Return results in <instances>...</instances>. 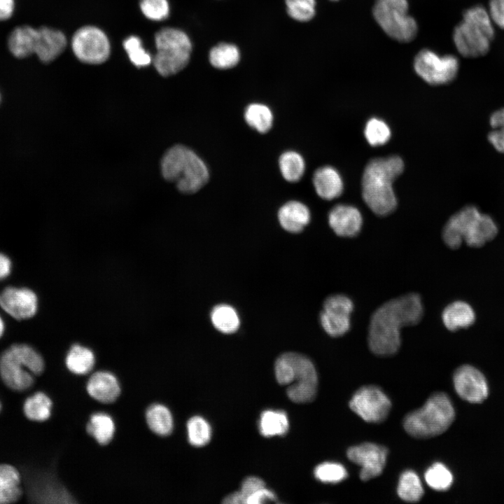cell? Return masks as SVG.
<instances>
[{
  "label": "cell",
  "instance_id": "obj_32",
  "mask_svg": "<svg viewBox=\"0 0 504 504\" xmlns=\"http://www.w3.org/2000/svg\"><path fill=\"white\" fill-rule=\"evenodd\" d=\"M52 401L43 392H37L25 400L23 410L26 416L32 421L47 420L51 414Z\"/></svg>",
  "mask_w": 504,
  "mask_h": 504
},
{
  "label": "cell",
  "instance_id": "obj_37",
  "mask_svg": "<svg viewBox=\"0 0 504 504\" xmlns=\"http://www.w3.org/2000/svg\"><path fill=\"white\" fill-rule=\"evenodd\" d=\"M425 479L430 488L436 491H446L453 483V475L444 464L435 463L427 469Z\"/></svg>",
  "mask_w": 504,
  "mask_h": 504
},
{
  "label": "cell",
  "instance_id": "obj_53",
  "mask_svg": "<svg viewBox=\"0 0 504 504\" xmlns=\"http://www.w3.org/2000/svg\"><path fill=\"white\" fill-rule=\"evenodd\" d=\"M331 1H338V0H331Z\"/></svg>",
  "mask_w": 504,
  "mask_h": 504
},
{
  "label": "cell",
  "instance_id": "obj_41",
  "mask_svg": "<svg viewBox=\"0 0 504 504\" xmlns=\"http://www.w3.org/2000/svg\"><path fill=\"white\" fill-rule=\"evenodd\" d=\"M287 12L295 20L307 22L315 15V0H286Z\"/></svg>",
  "mask_w": 504,
  "mask_h": 504
},
{
  "label": "cell",
  "instance_id": "obj_27",
  "mask_svg": "<svg viewBox=\"0 0 504 504\" xmlns=\"http://www.w3.org/2000/svg\"><path fill=\"white\" fill-rule=\"evenodd\" d=\"M86 429L99 444L105 445L113 437L115 424L109 415L102 412L95 413L90 416Z\"/></svg>",
  "mask_w": 504,
  "mask_h": 504
},
{
  "label": "cell",
  "instance_id": "obj_25",
  "mask_svg": "<svg viewBox=\"0 0 504 504\" xmlns=\"http://www.w3.org/2000/svg\"><path fill=\"white\" fill-rule=\"evenodd\" d=\"M94 360V354L90 349L75 344L67 354L66 365L74 374H85L92 370Z\"/></svg>",
  "mask_w": 504,
  "mask_h": 504
},
{
  "label": "cell",
  "instance_id": "obj_17",
  "mask_svg": "<svg viewBox=\"0 0 504 504\" xmlns=\"http://www.w3.org/2000/svg\"><path fill=\"white\" fill-rule=\"evenodd\" d=\"M328 223L337 235L353 237L357 235L361 229L363 217L355 206L337 204L328 214Z\"/></svg>",
  "mask_w": 504,
  "mask_h": 504
},
{
  "label": "cell",
  "instance_id": "obj_47",
  "mask_svg": "<svg viewBox=\"0 0 504 504\" xmlns=\"http://www.w3.org/2000/svg\"><path fill=\"white\" fill-rule=\"evenodd\" d=\"M276 500V497L274 492L265 486L250 496L246 500V504H260Z\"/></svg>",
  "mask_w": 504,
  "mask_h": 504
},
{
  "label": "cell",
  "instance_id": "obj_14",
  "mask_svg": "<svg viewBox=\"0 0 504 504\" xmlns=\"http://www.w3.org/2000/svg\"><path fill=\"white\" fill-rule=\"evenodd\" d=\"M346 455L351 461L361 467L360 479L368 481L382 473L388 451L382 445L365 442L350 447Z\"/></svg>",
  "mask_w": 504,
  "mask_h": 504
},
{
  "label": "cell",
  "instance_id": "obj_23",
  "mask_svg": "<svg viewBox=\"0 0 504 504\" xmlns=\"http://www.w3.org/2000/svg\"><path fill=\"white\" fill-rule=\"evenodd\" d=\"M442 318L444 326L451 331L470 326L475 321V313L465 302H451L442 312Z\"/></svg>",
  "mask_w": 504,
  "mask_h": 504
},
{
  "label": "cell",
  "instance_id": "obj_51",
  "mask_svg": "<svg viewBox=\"0 0 504 504\" xmlns=\"http://www.w3.org/2000/svg\"><path fill=\"white\" fill-rule=\"evenodd\" d=\"M4 331V323L2 318L0 316V337L3 335Z\"/></svg>",
  "mask_w": 504,
  "mask_h": 504
},
{
  "label": "cell",
  "instance_id": "obj_43",
  "mask_svg": "<svg viewBox=\"0 0 504 504\" xmlns=\"http://www.w3.org/2000/svg\"><path fill=\"white\" fill-rule=\"evenodd\" d=\"M490 125L492 131L489 133L488 139L498 151L504 153V108L491 115Z\"/></svg>",
  "mask_w": 504,
  "mask_h": 504
},
{
  "label": "cell",
  "instance_id": "obj_42",
  "mask_svg": "<svg viewBox=\"0 0 504 504\" xmlns=\"http://www.w3.org/2000/svg\"><path fill=\"white\" fill-rule=\"evenodd\" d=\"M139 6L144 16L153 21H162L169 14L167 0H141Z\"/></svg>",
  "mask_w": 504,
  "mask_h": 504
},
{
  "label": "cell",
  "instance_id": "obj_7",
  "mask_svg": "<svg viewBox=\"0 0 504 504\" xmlns=\"http://www.w3.org/2000/svg\"><path fill=\"white\" fill-rule=\"evenodd\" d=\"M44 370L42 356L27 344H14L0 357V374L7 386L15 391H24L34 384V374Z\"/></svg>",
  "mask_w": 504,
  "mask_h": 504
},
{
  "label": "cell",
  "instance_id": "obj_20",
  "mask_svg": "<svg viewBox=\"0 0 504 504\" xmlns=\"http://www.w3.org/2000/svg\"><path fill=\"white\" fill-rule=\"evenodd\" d=\"M313 183L317 195L326 200L338 197L343 190L340 174L330 166L317 169L314 174Z\"/></svg>",
  "mask_w": 504,
  "mask_h": 504
},
{
  "label": "cell",
  "instance_id": "obj_34",
  "mask_svg": "<svg viewBox=\"0 0 504 504\" xmlns=\"http://www.w3.org/2000/svg\"><path fill=\"white\" fill-rule=\"evenodd\" d=\"M397 492L406 502H417L424 495V489L418 475L412 470H406L400 477Z\"/></svg>",
  "mask_w": 504,
  "mask_h": 504
},
{
  "label": "cell",
  "instance_id": "obj_10",
  "mask_svg": "<svg viewBox=\"0 0 504 504\" xmlns=\"http://www.w3.org/2000/svg\"><path fill=\"white\" fill-rule=\"evenodd\" d=\"M414 69L425 82L438 85L447 84L456 78L459 63L454 55L441 56L431 50L424 49L415 56Z\"/></svg>",
  "mask_w": 504,
  "mask_h": 504
},
{
  "label": "cell",
  "instance_id": "obj_12",
  "mask_svg": "<svg viewBox=\"0 0 504 504\" xmlns=\"http://www.w3.org/2000/svg\"><path fill=\"white\" fill-rule=\"evenodd\" d=\"M293 370V381L287 388L288 398L295 402L312 401L316 395L318 377L312 362L304 355L286 353Z\"/></svg>",
  "mask_w": 504,
  "mask_h": 504
},
{
  "label": "cell",
  "instance_id": "obj_6",
  "mask_svg": "<svg viewBox=\"0 0 504 504\" xmlns=\"http://www.w3.org/2000/svg\"><path fill=\"white\" fill-rule=\"evenodd\" d=\"M455 412L452 403L444 393L433 394L423 407L409 413L403 426L413 438L426 439L446 431L454 421Z\"/></svg>",
  "mask_w": 504,
  "mask_h": 504
},
{
  "label": "cell",
  "instance_id": "obj_46",
  "mask_svg": "<svg viewBox=\"0 0 504 504\" xmlns=\"http://www.w3.org/2000/svg\"><path fill=\"white\" fill-rule=\"evenodd\" d=\"M488 12L493 22L504 29V0H490Z\"/></svg>",
  "mask_w": 504,
  "mask_h": 504
},
{
  "label": "cell",
  "instance_id": "obj_30",
  "mask_svg": "<svg viewBox=\"0 0 504 504\" xmlns=\"http://www.w3.org/2000/svg\"><path fill=\"white\" fill-rule=\"evenodd\" d=\"M246 123L260 133H266L273 124V114L270 108L262 104H249L244 112Z\"/></svg>",
  "mask_w": 504,
  "mask_h": 504
},
{
  "label": "cell",
  "instance_id": "obj_13",
  "mask_svg": "<svg viewBox=\"0 0 504 504\" xmlns=\"http://www.w3.org/2000/svg\"><path fill=\"white\" fill-rule=\"evenodd\" d=\"M349 407L368 423H381L388 416L391 402L380 388L368 385L356 391L349 401Z\"/></svg>",
  "mask_w": 504,
  "mask_h": 504
},
{
  "label": "cell",
  "instance_id": "obj_11",
  "mask_svg": "<svg viewBox=\"0 0 504 504\" xmlns=\"http://www.w3.org/2000/svg\"><path fill=\"white\" fill-rule=\"evenodd\" d=\"M74 55L88 64L106 62L111 53V44L106 34L94 26H85L74 34L71 43Z\"/></svg>",
  "mask_w": 504,
  "mask_h": 504
},
{
  "label": "cell",
  "instance_id": "obj_45",
  "mask_svg": "<svg viewBox=\"0 0 504 504\" xmlns=\"http://www.w3.org/2000/svg\"><path fill=\"white\" fill-rule=\"evenodd\" d=\"M265 486L264 481L257 477H248L245 479L239 491L243 504H246V501L250 496Z\"/></svg>",
  "mask_w": 504,
  "mask_h": 504
},
{
  "label": "cell",
  "instance_id": "obj_19",
  "mask_svg": "<svg viewBox=\"0 0 504 504\" xmlns=\"http://www.w3.org/2000/svg\"><path fill=\"white\" fill-rule=\"evenodd\" d=\"M87 391L97 401L111 403L119 396L120 388L113 374L108 372H97L89 379Z\"/></svg>",
  "mask_w": 504,
  "mask_h": 504
},
{
  "label": "cell",
  "instance_id": "obj_49",
  "mask_svg": "<svg viewBox=\"0 0 504 504\" xmlns=\"http://www.w3.org/2000/svg\"><path fill=\"white\" fill-rule=\"evenodd\" d=\"M11 271V262L5 255L0 253V279L9 275Z\"/></svg>",
  "mask_w": 504,
  "mask_h": 504
},
{
  "label": "cell",
  "instance_id": "obj_48",
  "mask_svg": "<svg viewBox=\"0 0 504 504\" xmlns=\"http://www.w3.org/2000/svg\"><path fill=\"white\" fill-rule=\"evenodd\" d=\"M13 10V0H0V20H5L10 18Z\"/></svg>",
  "mask_w": 504,
  "mask_h": 504
},
{
  "label": "cell",
  "instance_id": "obj_36",
  "mask_svg": "<svg viewBox=\"0 0 504 504\" xmlns=\"http://www.w3.org/2000/svg\"><path fill=\"white\" fill-rule=\"evenodd\" d=\"M123 48L130 62L136 67H146L153 62V57L144 48L142 41L136 36H130L123 41Z\"/></svg>",
  "mask_w": 504,
  "mask_h": 504
},
{
  "label": "cell",
  "instance_id": "obj_44",
  "mask_svg": "<svg viewBox=\"0 0 504 504\" xmlns=\"http://www.w3.org/2000/svg\"><path fill=\"white\" fill-rule=\"evenodd\" d=\"M323 309L338 311L350 315L354 309V304L347 296L342 294H335L326 299L323 303Z\"/></svg>",
  "mask_w": 504,
  "mask_h": 504
},
{
  "label": "cell",
  "instance_id": "obj_33",
  "mask_svg": "<svg viewBox=\"0 0 504 504\" xmlns=\"http://www.w3.org/2000/svg\"><path fill=\"white\" fill-rule=\"evenodd\" d=\"M279 164L283 177L289 182H297L300 180L305 169L303 158L293 150L282 153L279 158Z\"/></svg>",
  "mask_w": 504,
  "mask_h": 504
},
{
  "label": "cell",
  "instance_id": "obj_35",
  "mask_svg": "<svg viewBox=\"0 0 504 504\" xmlns=\"http://www.w3.org/2000/svg\"><path fill=\"white\" fill-rule=\"evenodd\" d=\"M240 59L238 48L229 43H220L214 47L209 53V61L217 69H226L237 65Z\"/></svg>",
  "mask_w": 504,
  "mask_h": 504
},
{
  "label": "cell",
  "instance_id": "obj_2",
  "mask_svg": "<svg viewBox=\"0 0 504 504\" xmlns=\"http://www.w3.org/2000/svg\"><path fill=\"white\" fill-rule=\"evenodd\" d=\"M403 169L402 160L395 155L374 158L366 165L362 178V196L375 214L386 216L396 208L393 183Z\"/></svg>",
  "mask_w": 504,
  "mask_h": 504
},
{
  "label": "cell",
  "instance_id": "obj_31",
  "mask_svg": "<svg viewBox=\"0 0 504 504\" xmlns=\"http://www.w3.org/2000/svg\"><path fill=\"white\" fill-rule=\"evenodd\" d=\"M320 323L323 330L332 337H340L346 333L351 326L350 315L340 312L323 309Z\"/></svg>",
  "mask_w": 504,
  "mask_h": 504
},
{
  "label": "cell",
  "instance_id": "obj_8",
  "mask_svg": "<svg viewBox=\"0 0 504 504\" xmlns=\"http://www.w3.org/2000/svg\"><path fill=\"white\" fill-rule=\"evenodd\" d=\"M155 43L156 53L152 63L162 76H173L188 64L192 44L183 31L172 27L161 29L155 34Z\"/></svg>",
  "mask_w": 504,
  "mask_h": 504
},
{
  "label": "cell",
  "instance_id": "obj_3",
  "mask_svg": "<svg viewBox=\"0 0 504 504\" xmlns=\"http://www.w3.org/2000/svg\"><path fill=\"white\" fill-rule=\"evenodd\" d=\"M160 164L162 177L174 183L178 190L184 194L195 193L209 180V170L204 161L184 145L169 148Z\"/></svg>",
  "mask_w": 504,
  "mask_h": 504
},
{
  "label": "cell",
  "instance_id": "obj_4",
  "mask_svg": "<svg viewBox=\"0 0 504 504\" xmlns=\"http://www.w3.org/2000/svg\"><path fill=\"white\" fill-rule=\"evenodd\" d=\"M497 234L498 227L493 218L470 205L449 218L443 228L442 238L447 246L455 249L463 241L472 247L482 246Z\"/></svg>",
  "mask_w": 504,
  "mask_h": 504
},
{
  "label": "cell",
  "instance_id": "obj_39",
  "mask_svg": "<svg viewBox=\"0 0 504 504\" xmlns=\"http://www.w3.org/2000/svg\"><path fill=\"white\" fill-rule=\"evenodd\" d=\"M364 134L368 142L373 146L385 144L391 137L388 125L377 118H372L367 122Z\"/></svg>",
  "mask_w": 504,
  "mask_h": 504
},
{
  "label": "cell",
  "instance_id": "obj_24",
  "mask_svg": "<svg viewBox=\"0 0 504 504\" xmlns=\"http://www.w3.org/2000/svg\"><path fill=\"white\" fill-rule=\"evenodd\" d=\"M20 475L8 464L0 465V504L18 500L22 493Z\"/></svg>",
  "mask_w": 504,
  "mask_h": 504
},
{
  "label": "cell",
  "instance_id": "obj_9",
  "mask_svg": "<svg viewBox=\"0 0 504 504\" xmlns=\"http://www.w3.org/2000/svg\"><path fill=\"white\" fill-rule=\"evenodd\" d=\"M407 0H376L373 6V17L392 39L408 43L414 39L418 26L416 20L408 14Z\"/></svg>",
  "mask_w": 504,
  "mask_h": 504
},
{
  "label": "cell",
  "instance_id": "obj_50",
  "mask_svg": "<svg viewBox=\"0 0 504 504\" xmlns=\"http://www.w3.org/2000/svg\"><path fill=\"white\" fill-rule=\"evenodd\" d=\"M223 503L226 504H243L239 491L229 494L223 499Z\"/></svg>",
  "mask_w": 504,
  "mask_h": 504
},
{
  "label": "cell",
  "instance_id": "obj_1",
  "mask_svg": "<svg viewBox=\"0 0 504 504\" xmlns=\"http://www.w3.org/2000/svg\"><path fill=\"white\" fill-rule=\"evenodd\" d=\"M421 297L409 293L391 300L372 314L369 327L368 344L378 356H391L400 346V329L418 323L423 316Z\"/></svg>",
  "mask_w": 504,
  "mask_h": 504
},
{
  "label": "cell",
  "instance_id": "obj_22",
  "mask_svg": "<svg viewBox=\"0 0 504 504\" xmlns=\"http://www.w3.org/2000/svg\"><path fill=\"white\" fill-rule=\"evenodd\" d=\"M38 29L29 26L15 28L10 34L8 46L16 57L24 58L35 52Z\"/></svg>",
  "mask_w": 504,
  "mask_h": 504
},
{
  "label": "cell",
  "instance_id": "obj_15",
  "mask_svg": "<svg viewBox=\"0 0 504 504\" xmlns=\"http://www.w3.org/2000/svg\"><path fill=\"white\" fill-rule=\"evenodd\" d=\"M454 385L457 394L469 402H482L488 396V385L484 376L469 365L456 369L454 374Z\"/></svg>",
  "mask_w": 504,
  "mask_h": 504
},
{
  "label": "cell",
  "instance_id": "obj_38",
  "mask_svg": "<svg viewBox=\"0 0 504 504\" xmlns=\"http://www.w3.org/2000/svg\"><path fill=\"white\" fill-rule=\"evenodd\" d=\"M189 442L195 447H202L209 442L211 430L209 423L202 417L195 416L187 423Z\"/></svg>",
  "mask_w": 504,
  "mask_h": 504
},
{
  "label": "cell",
  "instance_id": "obj_29",
  "mask_svg": "<svg viewBox=\"0 0 504 504\" xmlns=\"http://www.w3.org/2000/svg\"><path fill=\"white\" fill-rule=\"evenodd\" d=\"M288 419L283 411L265 410L259 421V429L265 437L283 435L288 430Z\"/></svg>",
  "mask_w": 504,
  "mask_h": 504
},
{
  "label": "cell",
  "instance_id": "obj_18",
  "mask_svg": "<svg viewBox=\"0 0 504 504\" xmlns=\"http://www.w3.org/2000/svg\"><path fill=\"white\" fill-rule=\"evenodd\" d=\"M66 45V38L61 31L46 27H41L38 29L34 54L41 62H51L64 52Z\"/></svg>",
  "mask_w": 504,
  "mask_h": 504
},
{
  "label": "cell",
  "instance_id": "obj_5",
  "mask_svg": "<svg viewBox=\"0 0 504 504\" xmlns=\"http://www.w3.org/2000/svg\"><path fill=\"white\" fill-rule=\"evenodd\" d=\"M493 36V21L489 12L482 6L467 9L453 33L454 43L458 52L468 58L486 55L490 49Z\"/></svg>",
  "mask_w": 504,
  "mask_h": 504
},
{
  "label": "cell",
  "instance_id": "obj_40",
  "mask_svg": "<svg viewBox=\"0 0 504 504\" xmlns=\"http://www.w3.org/2000/svg\"><path fill=\"white\" fill-rule=\"evenodd\" d=\"M315 477L324 483H337L345 479L348 473L340 463L324 462L318 464L314 469Z\"/></svg>",
  "mask_w": 504,
  "mask_h": 504
},
{
  "label": "cell",
  "instance_id": "obj_16",
  "mask_svg": "<svg viewBox=\"0 0 504 504\" xmlns=\"http://www.w3.org/2000/svg\"><path fill=\"white\" fill-rule=\"evenodd\" d=\"M0 306L16 319L28 318L37 310V297L29 289L8 287L0 294Z\"/></svg>",
  "mask_w": 504,
  "mask_h": 504
},
{
  "label": "cell",
  "instance_id": "obj_26",
  "mask_svg": "<svg viewBox=\"0 0 504 504\" xmlns=\"http://www.w3.org/2000/svg\"><path fill=\"white\" fill-rule=\"evenodd\" d=\"M211 320L218 331L225 334L236 332L240 325L239 317L236 310L225 304H218L213 308Z\"/></svg>",
  "mask_w": 504,
  "mask_h": 504
},
{
  "label": "cell",
  "instance_id": "obj_21",
  "mask_svg": "<svg viewBox=\"0 0 504 504\" xmlns=\"http://www.w3.org/2000/svg\"><path fill=\"white\" fill-rule=\"evenodd\" d=\"M308 207L299 201H289L280 207L278 219L281 227L292 233L301 232L310 220Z\"/></svg>",
  "mask_w": 504,
  "mask_h": 504
},
{
  "label": "cell",
  "instance_id": "obj_28",
  "mask_svg": "<svg viewBox=\"0 0 504 504\" xmlns=\"http://www.w3.org/2000/svg\"><path fill=\"white\" fill-rule=\"evenodd\" d=\"M146 421L150 429L159 435H167L173 429V419L169 409L160 404L152 405L146 411Z\"/></svg>",
  "mask_w": 504,
  "mask_h": 504
},
{
  "label": "cell",
  "instance_id": "obj_52",
  "mask_svg": "<svg viewBox=\"0 0 504 504\" xmlns=\"http://www.w3.org/2000/svg\"><path fill=\"white\" fill-rule=\"evenodd\" d=\"M0 410H1V403H0Z\"/></svg>",
  "mask_w": 504,
  "mask_h": 504
}]
</instances>
